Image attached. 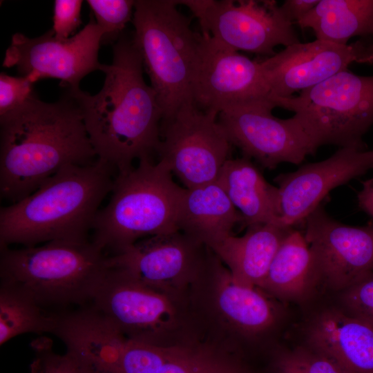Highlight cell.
I'll return each mask as SVG.
<instances>
[{
  "label": "cell",
  "mask_w": 373,
  "mask_h": 373,
  "mask_svg": "<svg viewBox=\"0 0 373 373\" xmlns=\"http://www.w3.org/2000/svg\"><path fill=\"white\" fill-rule=\"evenodd\" d=\"M111 64H103L102 89L95 95L66 91L77 101L97 159L117 173L133 162L157 153L162 111L157 95L143 76V64L132 36L124 33L113 44Z\"/></svg>",
  "instance_id": "6da1fadb"
},
{
  "label": "cell",
  "mask_w": 373,
  "mask_h": 373,
  "mask_svg": "<svg viewBox=\"0 0 373 373\" xmlns=\"http://www.w3.org/2000/svg\"><path fill=\"white\" fill-rule=\"evenodd\" d=\"M0 194L13 204L68 165L95 161L77 101L66 92L52 103L35 94L17 111L0 117Z\"/></svg>",
  "instance_id": "7a4b0ae2"
},
{
  "label": "cell",
  "mask_w": 373,
  "mask_h": 373,
  "mask_svg": "<svg viewBox=\"0 0 373 373\" xmlns=\"http://www.w3.org/2000/svg\"><path fill=\"white\" fill-rule=\"evenodd\" d=\"M115 170L98 159L68 165L35 191L0 209V249L64 240L88 241L99 206L111 193Z\"/></svg>",
  "instance_id": "3957f363"
},
{
  "label": "cell",
  "mask_w": 373,
  "mask_h": 373,
  "mask_svg": "<svg viewBox=\"0 0 373 373\" xmlns=\"http://www.w3.org/2000/svg\"><path fill=\"white\" fill-rule=\"evenodd\" d=\"M0 251V285L52 313L90 305L110 267L109 256L91 240H57Z\"/></svg>",
  "instance_id": "277c9868"
},
{
  "label": "cell",
  "mask_w": 373,
  "mask_h": 373,
  "mask_svg": "<svg viewBox=\"0 0 373 373\" xmlns=\"http://www.w3.org/2000/svg\"><path fill=\"white\" fill-rule=\"evenodd\" d=\"M172 175L164 162L148 157L117 173L108 203L95 218L90 240L113 256L142 239L179 231L178 213L185 188Z\"/></svg>",
  "instance_id": "5b68a950"
},
{
  "label": "cell",
  "mask_w": 373,
  "mask_h": 373,
  "mask_svg": "<svg viewBox=\"0 0 373 373\" xmlns=\"http://www.w3.org/2000/svg\"><path fill=\"white\" fill-rule=\"evenodd\" d=\"M175 0H136L132 39L162 111V122L192 102L191 88L201 35Z\"/></svg>",
  "instance_id": "8992f818"
},
{
  "label": "cell",
  "mask_w": 373,
  "mask_h": 373,
  "mask_svg": "<svg viewBox=\"0 0 373 373\" xmlns=\"http://www.w3.org/2000/svg\"><path fill=\"white\" fill-rule=\"evenodd\" d=\"M293 118L314 148L325 144L363 146L362 136L373 124V76L341 71L302 90L296 97H270Z\"/></svg>",
  "instance_id": "52a82bcc"
},
{
  "label": "cell",
  "mask_w": 373,
  "mask_h": 373,
  "mask_svg": "<svg viewBox=\"0 0 373 373\" xmlns=\"http://www.w3.org/2000/svg\"><path fill=\"white\" fill-rule=\"evenodd\" d=\"M198 19L202 35L226 46L272 56L274 48L300 42L276 1L182 0Z\"/></svg>",
  "instance_id": "ba28073f"
},
{
  "label": "cell",
  "mask_w": 373,
  "mask_h": 373,
  "mask_svg": "<svg viewBox=\"0 0 373 373\" xmlns=\"http://www.w3.org/2000/svg\"><path fill=\"white\" fill-rule=\"evenodd\" d=\"M218 115L189 102L161 122L159 160L169 166L186 189L216 182L229 159L231 144Z\"/></svg>",
  "instance_id": "9c48e42d"
},
{
  "label": "cell",
  "mask_w": 373,
  "mask_h": 373,
  "mask_svg": "<svg viewBox=\"0 0 373 373\" xmlns=\"http://www.w3.org/2000/svg\"><path fill=\"white\" fill-rule=\"evenodd\" d=\"M178 298L110 267L90 305L126 338L164 346L178 323Z\"/></svg>",
  "instance_id": "30bf717a"
},
{
  "label": "cell",
  "mask_w": 373,
  "mask_h": 373,
  "mask_svg": "<svg viewBox=\"0 0 373 373\" xmlns=\"http://www.w3.org/2000/svg\"><path fill=\"white\" fill-rule=\"evenodd\" d=\"M102 35L103 30L91 15L79 32L65 40L55 38L52 30L36 38L17 32L6 50L3 66H15L32 83L57 78L66 89H79L86 75L102 70L98 51Z\"/></svg>",
  "instance_id": "8fae6325"
},
{
  "label": "cell",
  "mask_w": 373,
  "mask_h": 373,
  "mask_svg": "<svg viewBox=\"0 0 373 373\" xmlns=\"http://www.w3.org/2000/svg\"><path fill=\"white\" fill-rule=\"evenodd\" d=\"M274 108L271 99L233 105L222 109L217 119L244 157L269 169L285 162L300 164L316 150L293 117L278 118Z\"/></svg>",
  "instance_id": "7c38bea8"
},
{
  "label": "cell",
  "mask_w": 373,
  "mask_h": 373,
  "mask_svg": "<svg viewBox=\"0 0 373 373\" xmlns=\"http://www.w3.org/2000/svg\"><path fill=\"white\" fill-rule=\"evenodd\" d=\"M211 250L180 231L142 239L108 256L109 267L126 271L144 285L180 298L202 279Z\"/></svg>",
  "instance_id": "4fadbf2b"
},
{
  "label": "cell",
  "mask_w": 373,
  "mask_h": 373,
  "mask_svg": "<svg viewBox=\"0 0 373 373\" xmlns=\"http://www.w3.org/2000/svg\"><path fill=\"white\" fill-rule=\"evenodd\" d=\"M193 104L218 113L240 104L270 99L260 61L252 60L210 35H201L191 88Z\"/></svg>",
  "instance_id": "5bb4252c"
},
{
  "label": "cell",
  "mask_w": 373,
  "mask_h": 373,
  "mask_svg": "<svg viewBox=\"0 0 373 373\" xmlns=\"http://www.w3.org/2000/svg\"><path fill=\"white\" fill-rule=\"evenodd\" d=\"M305 221L319 285L343 292L373 272V224L341 223L320 205Z\"/></svg>",
  "instance_id": "9a60e30c"
},
{
  "label": "cell",
  "mask_w": 373,
  "mask_h": 373,
  "mask_svg": "<svg viewBox=\"0 0 373 373\" xmlns=\"http://www.w3.org/2000/svg\"><path fill=\"white\" fill-rule=\"evenodd\" d=\"M373 168V149L363 146L340 148L321 162L309 163L298 170L275 178L278 190L279 224L293 227L319 205L327 193Z\"/></svg>",
  "instance_id": "2e32d148"
},
{
  "label": "cell",
  "mask_w": 373,
  "mask_h": 373,
  "mask_svg": "<svg viewBox=\"0 0 373 373\" xmlns=\"http://www.w3.org/2000/svg\"><path fill=\"white\" fill-rule=\"evenodd\" d=\"M373 63L367 46L339 45L316 39L296 43L260 61L270 97H290L347 70L353 63Z\"/></svg>",
  "instance_id": "e0dca14e"
},
{
  "label": "cell",
  "mask_w": 373,
  "mask_h": 373,
  "mask_svg": "<svg viewBox=\"0 0 373 373\" xmlns=\"http://www.w3.org/2000/svg\"><path fill=\"white\" fill-rule=\"evenodd\" d=\"M305 344L347 373H373V325L343 309L330 307L316 314L306 327Z\"/></svg>",
  "instance_id": "ac0fdd59"
},
{
  "label": "cell",
  "mask_w": 373,
  "mask_h": 373,
  "mask_svg": "<svg viewBox=\"0 0 373 373\" xmlns=\"http://www.w3.org/2000/svg\"><path fill=\"white\" fill-rule=\"evenodd\" d=\"M207 271L215 285V306L237 331L255 336L269 331L277 324L282 313L278 300L258 287L236 283L211 250Z\"/></svg>",
  "instance_id": "d6986e66"
},
{
  "label": "cell",
  "mask_w": 373,
  "mask_h": 373,
  "mask_svg": "<svg viewBox=\"0 0 373 373\" xmlns=\"http://www.w3.org/2000/svg\"><path fill=\"white\" fill-rule=\"evenodd\" d=\"M292 229L272 223L254 224L248 227L243 236L229 235L209 248L226 265L236 283L259 287Z\"/></svg>",
  "instance_id": "ffe728a7"
},
{
  "label": "cell",
  "mask_w": 373,
  "mask_h": 373,
  "mask_svg": "<svg viewBox=\"0 0 373 373\" xmlns=\"http://www.w3.org/2000/svg\"><path fill=\"white\" fill-rule=\"evenodd\" d=\"M242 216L216 181L186 189L177 218L178 230L209 247L231 235Z\"/></svg>",
  "instance_id": "44dd1931"
},
{
  "label": "cell",
  "mask_w": 373,
  "mask_h": 373,
  "mask_svg": "<svg viewBox=\"0 0 373 373\" xmlns=\"http://www.w3.org/2000/svg\"><path fill=\"white\" fill-rule=\"evenodd\" d=\"M319 280L304 233L292 229L284 238L259 288L278 301L303 303Z\"/></svg>",
  "instance_id": "7402d4cb"
},
{
  "label": "cell",
  "mask_w": 373,
  "mask_h": 373,
  "mask_svg": "<svg viewBox=\"0 0 373 373\" xmlns=\"http://www.w3.org/2000/svg\"><path fill=\"white\" fill-rule=\"evenodd\" d=\"M217 182L224 189L247 227L278 220V190L270 184L250 159L229 158ZM281 226V225H280Z\"/></svg>",
  "instance_id": "603a6c76"
},
{
  "label": "cell",
  "mask_w": 373,
  "mask_h": 373,
  "mask_svg": "<svg viewBox=\"0 0 373 373\" xmlns=\"http://www.w3.org/2000/svg\"><path fill=\"white\" fill-rule=\"evenodd\" d=\"M296 23L316 39L347 45L354 37L373 35V0H320Z\"/></svg>",
  "instance_id": "cb8c5ba5"
},
{
  "label": "cell",
  "mask_w": 373,
  "mask_h": 373,
  "mask_svg": "<svg viewBox=\"0 0 373 373\" xmlns=\"http://www.w3.org/2000/svg\"><path fill=\"white\" fill-rule=\"evenodd\" d=\"M57 313L44 310L22 294L0 285V344L23 334H53Z\"/></svg>",
  "instance_id": "d4e9b609"
},
{
  "label": "cell",
  "mask_w": 373,
  "mask_h": 373,
  "mask_svg": "<svg viewBox=\"0 0 373 373\" xmlns=\"http://www.w3.org/2000/svg\"><path fill=\"white\" fill-rule=\"evenodd\" d=\"M269 370L270 373H347L334 361L305 344L275 353Z\"/></svg>",
  "instance_id": "484cf974"
},
{
  "label": "cell",
  "mask_w": 373,
  "mask_h": 373,
  "mask_svg": "<svg viewBox=\"0 0 373 373\" xmlns=\"http://www.w3.org/2000/svg\"><path fill=\"white\" fill-rule=\"evenodd\" d=\"M96 23L103 30L101 44H115L124 33L128 22L132 20L135 1L88 0Z\"/></svg>",
  "instance_id": "4316f807"
},
{
  "label": "cell",
  "mask_w": 373,
  "mask_h": 373,
  "mask_svg": "<svg viewBox=\"0 0 373 373\" xmlns=\"http://www.w3.org/2000/svg\"><path fill=\"white\" fill-rule=\"evenodd\" d=\"M38 354L34 363L36 373H93L79 356L66 350L64 354L54 352L47 343H35Z\"/></svg>",
  "instance_id": "83f0119b"
},
{
  "label": "cell",
  "mask_w": 373,
  "mask_h": 373,
  "mask_svg": "<svg viewBox=\"0 0 373 373\" xmlns=\"http://www.w3.org/2000/svg\"><path fill=\"white\" fill-rule=\"evenodd\" d=\"M341 301L345 312L373 325V272L343 291Z\"/></svg>",
  "instance_id": "f1b7e54d"
},
{
  "label": "cell",
  "mask_w": 373,
  "mask_h": 373,
  "mask_svg": "<svg viewBox=\"0 0 373 373\" xmlns=\"http://www.w3.org/2000/svg\"><path fill=\"white\" fill-rule=\"evenodd\" d=\"M189 373H255L236 356L203 346Z\"/></svg>",
  "instance_id": "f546056e"
},
{
  "label": "cell",
  "mask_w": 373,
  "mask_h": 373,
  "mask_svg": "<svg viewBox=\"0 0 373 373\" xmlns=\"http://www.w3.org/2000/svg\"><path fill=\"white\" fill-rule=\"evenodd\" d=\"M33 83L26 77L0 74V117L15 112L25 105L36 93Z\"/></svg>",
  "instance_id": "4dcf8cb0"
},
{
  "label": "cell",
  "mask_w": 373,
  "mask_h": 373,
  "mask_svg": "<svg viewBox=\"0 0 373 373\" xmlns=\"http://www.w3.org/2000/svg\"><path fill=\"white\" fill-rule=\"evenodd\" d=\"M82 0H55L53 9L52 30L55 38L65 40L82 24Z\"/></svg>",
  "instance_id": "1f68e13d"
},
{
  "label": "cell",
  "mask_w": 373,
  "mask_h": 373,
  "mask_svg": "<svg viewBox=\"0 0 373 373\" xmlns=\"http://www.w3.org/2000/svg\"><path fill=\"white\" fill-rule=\"evenodd\" d=\"M318 1L319 0H286L280 8L285 18L293 23L303 18Z\"/></svg>",
  "instance_id": "d6a6232c"
},
{
  "label": "cell",
  "mask_w": 373,
  "mask_h": 373,
  "mask_svg": "<svg viewBox=\"0 0 373 373\" xmlns=\"http://www.w3.org/2000/svg\"><path fill=\"white\" fill-rule=\"evenodd\" d=\"M357 198L359 207L373 218V178L363 183Z\"/></svg>",
  "instance_id": "836d02e7"
},
{
  "label": "cell",
  "mask_w": 373,
  "mask_h": 373,
  "mask_svg": "<svg viewBox=\"0 0 373 373\" xmlns=\"http://www.w3.org/2000/svg\"><path fill=\"white\" fill-rule=\"evenodd\" d=\"M367 50L371 55H373V43L367 46Z\"/></svg>",
  "instance_id": "e575fe53"
}]
</instances>
